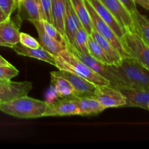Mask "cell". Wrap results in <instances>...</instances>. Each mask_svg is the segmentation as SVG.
I'll use <instances>...</instances> for the list:
<instances>
[{
  "label": "cell",
  "mask_w": 149,
  "mask_h": 149,
  "mask_svg": "<svg viewBox=\"0 0 149 149\" xmlns=\"http://www.w3.org/2000/svg\"><path fill=\"white\" fill-rule=\"evenodd\" d=\"M122 86L149 90V69L132 57L122 58L117 65H109Z\"/></svg>",
  "instance_id": "1"
},
{
  "label": "cell",
  "mask_w": 149,
  "mask_h": 149,
  "mask_svg": "<svg viewBox=\"0 0 149 149\" xmlns=\"http://www.w3.org/2000/svg\"><path fill=\"white\" fill-rule=\"evenodd\" d=\"M47 106V102L24 95L0 102V111L19 119H36L43 117Z\"/></svg>",
  "instance_id": "2"
},
{
  "label": "cell",
  "mask_w": 149,
  "mask_h": 149,
  "mask_svg": "<svg viewBox=\"0 0 149 149\" xmlns=\"http://www.w3.org/2000/svg\"><path fill=\"white\" fill-rule=\"evenodd\" d=\"M54 58L55 61V66L59 70H65L74 73L88 80L95 86L110 84L109 80L100 77L99 74L93 71L66 48L60 52L58 55L54 56Z\"/></svg>",
  "instance_id": "3"
},
{
  "label": "cell",
  "mask_w": 149,
  "mask_h": 149,
  "mask_svg": "<svg viewBox=\"0 0 149 149\" xmlns=\"http://www.w3.org/2000/svg\"><path fill=\"white\" fill-rule=\"evenodd\" d=\"M125 52L149 69V45L135 31L127 30L120 39Z\"/></svg>",
  "instance_id": "4"
},
{
  "label": "cell",
  "mask_w": 149,
  "mask_h": 149,
  "mask_svg": "<svg viewBox=\"0 0 149 149\" xmlns=\"http://www.w3.org/2000/svg\"><path fill=\"white\" fill-rule=\"evenodd\" d=\"M65 48L71 53L74 54L80 61L85 63L93 71L99 74L100 77L109 80L111 86L115 87V86L122 85L120 80L111 72L110 68H109V65H106V64L99 62L97 60L93 58L90 53H82V52H79L73 45H70L67 42H65Z\"/></svg>",
  "instance_id": "5"
},
{
  "label": "cell",
  "mask_w": 149,
  "mask_h": 149,
  "mask_svg": "<svg viewBox=\"0 0 149 149\" xmlns=\"http://www.w3.org/2000/svg\"><path fill=\"white\" fill-rule=\"evenodd\" d=\"M84 3H85L86 7L88 10L89 13H90L93 29H95L101 36H103L105 39H107L114 47L115 49L119 52L122 58L130 57L124 49L122 43H121L120 39L116 36V33L109 27V25L96 13V11L93 8L92 4H90L89 0H84Z\"/></svg>",
  "instance_id": "6"
},
{
  "label": "cell",
  "mask_w": 149,
  "mask_h": 149,
  "mask_svg": "<svg viewBox=\"0 0 149 149\" xmlns=\"http://www.w3.org/2000/svg\"><path fill=\"white\" fill-rule=\"evenodd\" d=\"M50 74L63 77L71 83L74 87V95L72 97H93L94 95L95 90L97 86L79 75L65 70L52 71Z\"/></svg>",
  "instance_id": "7"
},
{
  "label": "cell",
  "mask_w": 149,
  "mask_h": 149,
  "mask_svg": "<svg viewBox=\"0 0 149 149\" xmlns=\"http://www.w3.org/2000/svg\"><path fill=\"white\" fill-rule=\"evenodd\" d=\"M93 97L98 100L106 109L125 107L126 104L123 95L110 84L97 86Z\"/></svg>",
  "instance_id": "8"
},
{
  "label": "cell",
  "mask_w": 149,
  "mask_h": 149,
  "mask_svg": "<svg viewBox=\"0 0 149 149\" xmlns=\"http://www.w3.org/2000/svg\"><path fill=\"white\" fill-rule=\"evenodd\" d=\"M79 115V108L74 98L61 97L60 100L47 103L44 116H65Z\"/></svg>",
  "instance_id": "9"
},
{
  "label": "cell",
  "mask_w": 149,
  "mask_h": 149,
  "mask_svg": "<svg viewBox=\"0 0 149 149\" xmlns=\"http://www.w3.org/2000/svg\"><path fill=\"white\" fill-rule=\"evenodd\" d=\"M119 90L126 100L125 107H138L148 109L149 90L131 88L126 86L113 87Z\"/></svg>",
  "instance_id": "10"
},
{
  "label": "cell",
  "mask_w": 149,
  "mask_h": 149,
  "mask_svg": "<svg viewBox=\"0 0 149 149\" xmlns=\"http://www.w3.org/2000/svg\"><path fill=\"white\" fill-rule=\"evenodd\" d=\"M105 7L114 16L119 24L126 31H134V23L132 15L119 0H99Z\"/></svg>",
  "instance_id": "11"
},
{
  "label": "cell",
  "mask_w": 149,
  "mask_h": 149,
  "mask_svg": "<svg viewBox=\"0 0 149 149\" xmlns=\"http://www.w3.org/2000/svg\"><path fill=\"white\" fill-rule=\"evenodd\" d=\"M33 84L30 81H4L0 83V102L27 95Z\"/></svg>",
  "instance_id": "12"
},
{
  "label": "cell",
  "mask_w": 149,
  "mask_h": 149,
  "mask_svg": "<svg viewBox=\"0 0 149 149\" xmlns=\"http://www.w3.org/2000/svg\"><path fill=\"white\" fill-rule=\"evenodd\" d=\"M17 17L30 22L45 20L41 0H23L17 7Z\"/></svg>",
  "instance_id": "13"
},
{
  "label": "cell",
  "mask_w": 149,
  "mask_h": 149,
  "mask_svg": "<svg viewBox=\"0 0 149 149\" xmlns=\"http://www.w3.org/2000/svg\"><path fill=\"white\" fill-rule=\"evenodd\" d=\"M81 26H82L76 15L71 1L65 0V12L64 16V32L65 42L70 45H73L77 29Z\"/></svg>",
  "instance_id": "14"
},
{
  "label": "cell",
  "mask_w": 149,
  "mask_h": 149,
  "mask_svg": "<svg viewBox=\"0 0 149 149\" xmlns=\"http://www.w3.org/2000/svg\"><path fill=\"white\" fill-rule=\"evenodd\" d=\"M36 28L39 36V43L41 47L44 48L49 53L53 56H56L63 49H65V45L60 43L59 42L51 37L45 31L42 20H36L31 22Z\"/></svg>",
  "instance_id": "15"
},
{
  "label": "cell",
  "mask_w": 149,
  "mask_h": 149,
  "mask_svg": "<svg viewBox=\"0 0 149 149\" xmlns=\"http://www.w3.org/2000/svg\"><path fill=\"white\" fill-rule=\"evenodd\" d=\"M11 48L17 55L35 58V59L48 63L55 66V61L54 56L49 53L47 51L45 50L42 47L40 46L38 48H29L18 42L13 45Z\"/></svg>",
  "instance_id": "16"
},
{
  "label": "cell",
  "mask_w": 149,
  "mask_h": 149,
  "mask_svg": "<svg viewBox=\"0 0 149 149\" xmlns=\"http://www.w3.org/2000/svg\"><path fill=\"white\" fill-rule=\"evenodd\" d=\"M89 1L99 16L109 25V27L113 30L116 36L121 39L126 31L121 26L114 16L103 6V4L99 0H89Z\"/></svg>",
  "instance_id": "17"
},
{
  "label": "cell",
  "mask_w": 149,
  "mask_h": 149,
  "mask_svg": "<svg viewBox=\"0 0 149 149\" xmlns=\"http://www.w3.org/2000/svg\"><path fill=\"white\" fill-rule=\"evenodd\" d=\"M70 98L75 99L77 101L79 108V115L80 116L98 114L106 109L104 106L94 97H71Z\"/></svg>",
  "instance_id": "18"
},
{
  "label": "cell",
  "mask_w": 149,
  "mask_h": 149,
  "mask_svg": "<svg viewBox=\"0 0 149 149\" xmlns=\"http://www.w3.org/2000/svg\"><path fill=\"white\" fill-rule=\"evenodd\" d=\"M20 25H17L11 17L0 23V35L2 39L10 45H15L20 42Z\"/></svg>",
  "instance_id": "19"
},
{
  "label": "cell",
  "mask_w": 149,
  "mask_h": 149,
  "mask_svg": "<svg viewBox=\"0 0 149 149\" xmlns=\"http://www.w3.org/2000/svg\"><path fill=\"white\" fill-rule=\"evenodd\" d=\"M90 36L101 47L102 49L104 50L106 54L109 58L111 65H117L122 60V56L119 52L115 49L114 47L106 39H105L103 36L100 34L97 31L93 28Z\"/></svg>",
  "instance_id": "20"
},
{
  "label": "cell",
  "mask_w": 149,
  "mask_h": 149,
  "mask_svg": "<svg viewBox=\"0 0 149 149\" xmlns=\"http://www.w3.org/2000/svg\"><path fill=\"white\" fill-rule=\"evenodd\" d=\"M70 1L82 27L87 31L89 34H90L93 30V23H92L90 13L84 3V0H70Z\"/></svg>",
  "instance_id": "21"
},
{
  "label": "cell",
  "mask_w": 149,
  "mask_h": 149,
  "mask_svg": "<svg viewBox=\"0 0 149 149\" xmlns=\"http://www.w3.org/2000/svg\"><path fill=\"white\" fill-rule=\"evenodd\" d=\"M51 84L55 94L59 97L70 98L74 95V87L71 83L63 77L50 74Z\"/></svg>",
  "instance_id": "22"
},
{
  "label": "cell",
  "mask_w": 149,
  "mask_h": 149,
  "mask_svg": "<svg viewBox=\"0 0 149 149\" xmlns=\"http://www.w3.org/2000/svg\"><path fill=\"white\" fill-rule=\"evenodd\" d=\"M51 1L53 25L64 36H65L64 32L65 0H51Z\"/></svg>",
  "instance_id": "23"
},
{
  "label": "cell",
  "mask_w": 149,
  "mask_h": 149,
  "mask_svg": "<svg viewBox=\"0 0 149 149\" xmlns=\"http://www.w3.org/2000/svg\"><path fill=\"white\" fill-rule=\"evenodd\" d=\"M135 32L149 45V19L138 10L131 13Z\"/></svg>",
  "instance_id": "24"
},
{
  "label": "cell",
  "mask_w": 149,
  "mask_h": 149,
  "mask_svg": "<svg viewBox=\"0 0 149 149\" xmlns=\"http://www.w3.org/2000/svg\"><path fill=\"white\" fill-rule=\"evenodd\" d=\"M89 38L90 34L82 26H81L77 29L74 44L71 45L82 53H89Z\"/></svg>",
  "instance_id": "25"
},
{
  "label": "cell",
  "mask_w": 149,
  "mask_h": 149,
  "mask_svg": "<svg viewBox=\"0 0 149 149\" xmlns=\"http://www.w3.org/2000/svg\"><path fill=\"white\" fill-rule=\"evenodd\" d=\"M89 53L92 55L94 58L106 65H111V63L109 61V58L106 52H104L101 47L90 36L89 38Z\"/></svg>",
  "instance_id": "26"
},
{
  "label": "cell",
  "mask_w": 149,
  "mask_h": 149,
  "mask_svg": "<svg viewBox=\"0 0 149 149\" xmlns=\"http://www.w3.org/2000/svg\"><path fill=\"white\" fill-rule=\"evenodd\" d=\"M42 25H43L44 29L45 31L49 34L51 37L53 38L56 41L59 42L60 43L65 45V36H64L55 27L52 23L47 21L46 20H42Z\"/></svg>",
  "instance_id": "27"
},
{
  "label": "cell",
  "mask_w": 149,
  "mask_h": 149,
  "mask_svg": "<svg viewBox=\"0 0 149 149\" xmlns=\"http://www.w3.org/2000/svg\"><path fill=\"white\" fill-rule=\"evenodd\" d=\"M18 74V70L12 64L10 65H0V81H10Z\"/></svg>",
  "instance_id": "28"
},
{
  "label": "cell",
  "mask_w": 149,
  "mask_h": 149,
  "mask_svg": "<svg viewBox=\"0 0 149 149\" xmlns=\"http://www.w3.org/2000/svg\"><path fill=\"white\" fill-rule=\"evenodd\" d=\"M19 42L29 48H38L40 47L39 42L36 39L23 32L20 33V42Z\"/></svg>",
  "instance_id": "29"
},
{
  "label": "cell",
  "mask_w": 149,
  "mask_h": 149,
  "mask_svg": "<svg viewBox=\"0 0 149 149\" xmlns=\"http://www.w3.org/2000/svg\"><path fill=\"white\" fill-rule=\"evenodd\" d=\"M41 4H42L45 20L53 24L52 13V1H51V0H41Z\"/></svg>",
  "instance_id": "30"
},
{
  "label": "cell",
  "mask_w": 149,
  "mask_h": 149,
  "mask_svg": "<svg viewBox=\"0 0 149 149\" xmlns=\"http://www.w3.org/2000/svg\"><path fill=\"white\" fill-rule=\"evenodd\" d=\"M0 7L9 16L17 9V5L15 0H0Z\"/></svg>",
  "instance_id": "31"
},
{
  "label": "cell",
  "mask_w": 149,
  "mask_h": 149,
  "mask_svg": "<svg viewBox=\"0 0 149 149\" xmlns=\"http://www.w3.org/2000/svg\"><path fill=\"white\" fill-rule=\"evenodd\" d=\"M119 1L126 7V9L129 11V13L130 14L132 13H133L134 11L138 10L137 9L136 4H135V2L133 0H119Z\"/></svg>",
  "instance_id": "32"
},
{
  "label": "cell",
  "mask_w": 149,
  "mask_h": 149,
  "mask_svg": "<svg viewBox=\"0 0 149 149\" xmlns=\"http://www.w3.org/2000/svg\"><path fill=\"white\" fill-rule=\"evenodd\" d=\"M133 1H135L136 4H139L143 8L149 10V0H133Z\"/></svg>",
  "instance_id": "33"
},
{
  "label": "cell",
  "mask_w": 149,
  "mask_h": 149,
  "mask_svg": "<svg viewBox=\"0 0 149 149\" xmlns=\"http://www.w3.org/2000/svg\"><path fill=\"white\" fill-rule=\"evenodd\" d=\"M10 17H11V16H9L8 15L6 14V13L1 10V7H0V23L4 21V20H7V19Z\"/></svg>",
  "instance_id": "34"
},
{
  "label": "cell",
  "mask_w": 149,
  "mask_h": 149,
  "mask_svg": "<svg viewBox=\"0 0 149 149\" xmlns=\"http://www.w3.org/2000/svg\"><path fill=\"white\" fill-rule=\"evenodd\" d=\"M11 65L10 62L7 61L6 59H4L1 55H0V65Z\"/></svg>",
  "instance_id": "35"
},
{
  "label": "cell",
  "mask_w": 149,
  "mask_h": 149,
  "mask_svg": "<svg viewBox=\"0 0 149 149\" xmlns=\"http://www.w3.org/2000/svg\"><path fill=\"white\" fill-rule=\"evenodd\" d=\"M0 46L2 47H12V45H10V44H8L7 42H6L4 39H2V37L0 35Z\"/></svg>",
  "instance_id": "36"
},
{
  "label": "cell",
  "mask_w": 149,
  "mask_h": 149,
  "mask_svg": "<svg viewBox=\"0 0 149 149\" xmlns=\"http://www.w3.org/2000/svg\"><path fill=\"white\" fill-rule=\"evenodd\" d=\"M22 1H23V0H15V1L16 5H17H17H18V4H20V3Z\"/></svg>",
  "instance_id": "37"
},
{
  "label": "cell",
  "mask_w": 149,
  "mask_h": 149,
  "mask_svg": "<svg viewBox=\"0 0 149 149\" xmlns=\"http://www.w3.org/2000/svg\"><path fill=\"white\" fill-rule=\"evenodd\" d=\"M2 82H4V81H0V83H2Z\"/></svg>",
  "instance_id": "38"
},
{
  "label": "cell",
  "mask_w": 149,
  "mask_h": 149,
  "mask_svg": "<svg viewBox=\"0 0 149 149\" xmlns=\"http://www.w3.org/2000/svg\"><path fill=\"white\" fill-rule=\"evenodd\" d=\"M148 110L149 111V104H148Z\"/></svg>",
  "instance_id": "39"
}]
</instances>
